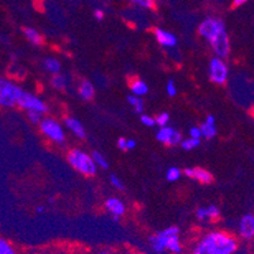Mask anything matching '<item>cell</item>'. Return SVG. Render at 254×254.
I'll return each mask as SVG.
<instances>
[{
    "label": "cell",
    "mask_w": 254,
    "mask_h": 254,
    "mask_svg": "<svg viewBox=\"0 0 254 254\" xmlns=\"http://www.w3.org/2000/svg\"><path fill=\"white\" fill-rule=\"evenodd\" d=\"M237 248L234 237L224 232H211L196 244L192 254H233Z\"/></svg>",
    "instance_id": "cell-1"
},
{
    "label": "cell",
    "mask_w": 254,
    "mask_h": 254,
    "mask_svg": "<svg viewBox=\"0 0 254 254\" xmlns=\"http://www.w3.org/2000/svg\"><path fill=\"white\" fill-rule=\"evenodd\" d=\"M67 161L76 171L85 176H95L98 171V165L92 156H89L80 149H71L67 154Z\"/></svg>",
    "instance_id": "cell-2"
},
{
    "label": "cell",
    "mask_w": 254,
    "mask_h": 254,
    "mask_svg": "<svg viewBox=\"0 0 254 254\" xmlns=\"http://www.w3.org/2000/svg\"><path fill=\"white\" fill-rule=\"evenodd\" d=\"M23 90L14 82L1 78L0 80V104L5 108H13L18 105Z\"/></svg>",
    "instance_id": "cell-3"
},
{
    "label": "cell",
    "mask_w": 254,
    "mask_h": 254,
    "mask_svg": "<svg viewBox=\"0 0 254 254\" xmlns=\"http://www.w3.org/2000/svg\"><path fill=\"white\" fill-rule=\"evenodd\" d=\"M225 31V24L223 20L218 18H206L200 23V27H198V34L206 39L209 43Z\"/></svg>",
    "instance_id": "cell-4"
},
{
    "label": "cell",
    "mask_w": 254,
    "mask_h": 254,
    "mask_svg": "<svg viewBox=\"0 0 254 254\" xmlns=\"http://www.w3.org/2000/svg\"><path fill=\"white\" fill-rule=\"evenodd\" d=\"M229 76V70L228 64H225L220 57H214L209 62V78L210 81L216 85H223L228 80Z\"/></svg>",
    "instance_id": "cell-5"
},
{
    "label": "cell",
    "mask_w": 254,
    "mask_h": 254,
    "mask_svg": "<svg viewBox=\"0 0 254 254\" xmlns=\"http://www.w3.org/2000/svg\"><path fill=\"white\" fill-rule=\"evenodd\" d=\"M39 129L48 139L56 143L64 142V128H62L59 122H56L52 118H43V120L39 124Z\"/></svg>",
    "instance_id": "cell-6"
},
{
    "label": "cell",
    "mask_w": 254,
    "mask_h": 254,
    "mask_svg": "<svg viewBox=\"0 0 254 254\" xmlns=\"http://www.w3.org/2000/svg\"><path fill=\"white\" fill-rule=\"evenodd\" d=\"M18 105H19L22 109L27 110V112L34 110V112H39L42 113V114L48 112V106L45 101L41 100V99L37 98L36 95H33V94L27 91L22 92V95H20L19 100H18Z\"/></svg>",
    "instance_id": "cell-7"
},
{
    "label": "cell",
    "mask_w": 254,
    "mask_h": 254,
    "mask_svg": "<svg viewBox=\"0 0 254 254\" xmlns=\"http://www.w3.org/2000/svg\"><path fill=\"white\" fill-rule=\"evenodd\" d=\"M210 46H211L216 57H220V59L224 60L230 55V39L226 31L219 34L215 39H212L210 42Z\"/></svg>",
    "instance_id": "cell-8"
},
{
    "label": "cell",
    "mask_w": 254,
    "mask_h": 254,
    "mask_svg": "<svg viewBox=\"0 0 254 254\" xmlns=\"http://www.w3.org/2000/svg\"><path fill=\"white\" fill-rule=\"evenodd\" d=\"M157 140L167 145H177L182 142V135L176 129L171 127H163L157 131Z\"/></svg>",
    "instance_id": "cell-9"
},
{
    "label": "cell",
    "mask_w": 254,
    "mask_h": 254,
    "mask_svg": "<svg viewBox=\"0 0 254 254\" xmlns=\"http://www.w3.org/2000/svg\"><path fill=\"white\" fill-rule=\"evenodd\" d=\"M239 234L243 239H252L254 237V215L247 214L240 219Z\"/></svg>",
    "instance_id": "cell-10"
},
{
    "label": "cell",
    "mask_w": 254,
    "mask_h": 254,
    "mask_svg": "<svg viewBox=\"0 0 254 254\" xmlns=\"http://www.w3.org/2000/svg\"><path fill=\"white\" fill-rule=\"evenodd\" d=\"M184 173L189 177V179H193L196 180V181L201 182V184H210V182L212 181V175L209 171L204 170V168H185Z\"/></svg>",
    "instance_id": "cell-11"
},
{
    "label": "cell",
    "mask_w": 254,
    "mask_h": 254,
    "mask_svg": "<svg viewBox=\"0 0 254 254\" xmlns=\"http://www.w3.org/2000/svg\"><path fill=\"white\" fill-rule=\"evenodd\" d=\"M154 36H156L157 42L159 45L165 46V47H175L177 45V38L175 34L170 33V32L165 31L162 28L154 29Z\"/></svg>",
    "instance_id": "cell-12"
},
{
    "label": "cell",
    "mask_w": 254,
    "mask_h": 254,
    "mask_svg": "<svg viewBox=\"0 0 254 254\" xmlns=\"http://www.w3.org/2000/svg\"><path fill=\"white\" fill-rule=\"evenodd\" d=\"M167 238H168V234L166 230L157 233L156 235H152V237L149 238L152 248H153L156 252H158V253H162L163 251L167 249Z\"/></svg>",
    "instance_id": "cell-13"
},
{
    "label": "cell",
    "mask_w": 254,
    "mask_h": 254,
    "mask_svg": "<svg viewBox=\"0 0 254 254\" xmlns=\"http://www.w3.org/2000/svg\"><path fill=\"white\" fill-rule=\"evenodd\" d=\"M105 209L114 216H122L126 212V205L117 197H110L105 201Z\"/></svg>",
    "instance_id": "cell-14"
},
{
    "label": "cell",
    "mask_w": 254,
    "mask_h": 254,
    "mask_svg": "<svg viewBox=\"0 0 254 254\" xmlns=\"http://www.w3.org/2000/svg\"><path fill=\"white\" fill-rule=\"evenodd\" d=\"M64 126L67 127L71 131H72L73 134L77 135L78 138H85L86 137V130H85L84 126L80 120L75 119L72 117H67L64 118Z\"/></svg>",
    "instance_id": "cell-15"
},
{
    "label": "cell",
    "mask_w": 254,
    "mask_h": 254,
    "mask_svg": "<svg viewBox=\"0 0 254 254\" xmlns=\"http://www.w3.org/2000/svg\"><path fill=\"white\" fill-rule=\"evenodd\" d=\"M220 215L219 207L215 205H210L206 207H198L196 210V216L198 220H207V219H215Z\"/></svg>",
    "instance_id": "cell-16"
},
{
    "label": "cell",
    "mask_w": 254,
    "mask_h": 254,
    "mask_svg": "<svg viewBox=\"0 0 254 254\" xmlns=\"http://www.w3.org/2000/svg\"><path fill=\"white\" fill-rule=\"evenodd\" d=\"M129 87H130L133 95L140 96V98L147 95V92H148V86H147V84H145L143 80L137 77L129 80Z\"/></svg>",
    "instance_id": "cell-17"
},
{
    "label": "cell",
    "mask_w": 254,
    "mask_h": 254,
    "mask_svg": "<svg viewBox=\"0 0 254 254\" xmlns=\"http://www.w3.org/2000/svg\"><path fill=\"white\" fill-rule=\"evenodd\" d=\"M78 94H80L81 99H84V100H90V99H92L94 95H95L94 85H92L89 80H84V81L80 84V87H78Z\"/></svg>",
    "instance_id": "cell-18"
},
{
    "label": "cell",
    "mask_w": 254,
    "mask_h": 254,
    "mask_svg": "<svg viewBox=\"0 0 254 254\" xmlns=\"http://www.w3.org/2000/svg\"><path fill=\"white\" fill-rule=\"evenodd\" d=\"M23 33H24L25 38L28 39L32 45H34V46L42 45V42H43L42 36H41V33H39L37 29L31 28V27H25V28L23 29Z\"/></svg>",
    "instance_id": "cell-19"
},
{
    "label": "cell",
    "mask_w": 254,
    "mask_h": 254,
    "mask_svg": "<svg viewBox=\"0 0 254 254\" xmlns=\"http://www.w3.org/2000/svg\"><path fill=\"white\" fill-rule=\"evenodd\" d=\"M45 68L48 72L57 75L61 71V62L59 60L53 59V57H48V59L45 60Z\"/></svg>",
    "instance_id": "cell-20"
},
{
    "label": "cell",
    "mask_w": 254,
    "mask_h": 254,
    "mask_svg": "<svg viewBox=\"0 0 254 254\" xmlns=\"http://www.w3.org/2000/svg\"><path fill=\"white\" fill-rule=\"evenodd\" d=\"M51 85H52L53 89L64 90V87L67 86V78H66V76L61 75V73L53 75L52 78H51Z\"/></svg>",
    "instance_id": "cell-21"
},
{
    "label": "cell",
    "mask_w": 254,
    "mask_h": 254,
    "mask_svg": "<svg viewBox=\"0 0 254 254\" xmlns=\"http://www.w3.org/2000/svg\"><path fill=\"white\" fill-rule=\"evenodd\" d=\"M200 128H201L202 137H204L205 139H212V138L216 135L215 124H210L205 122V123H202L201 126H200Z\"/></svg>",
    "instance_id": "cell-22"
},
{
    "label": "cell",
    "mask_w": 254,
    "mask_h": 254,
    "mask_svg": "<svg viewBox=\"0 0 254 254\" xmlns=\"http://www.w3.org/2000/svg\"><path fill=\"white\" fill-rule=\"evenodd\" d=\"M127 100H128V103L130 104L133 108H134L135 113H138V114L143 113V109H144V103H143V100H142V98H140V96L128 95Z\"/></svg>",
    "instance_id": "cell-23"
},
{
    "label": "cell",
    "mask_w": 254,
    "mask_h": 254,
    "mask_svg": "<svg viewBox=\"0 0 254 254\" xmlns=\"http://www.w3.org/2000/svg\"><path fill=\"white\" fill-rule=\"evenodd\" d=\"M200 144H201L200 139H195V138H187L181 142V147L185 151H192V149L197 148Z\"/></svg>",
    "instance_id": "cell-24"
},
{
    "label": "cell",
    "mask_w": 254,
    "mask_h": 254,
    "mask_svg": "<svg viewBox=\"0 0 254 254\" xmlns=\"http://www.w3.org/2000/svg\"><path fill=\"white\" fill-rule=\"evenodd\" d=\"M91 156H92V158H94V161H95L96 165H98V167L103 168V170H106V168L109 167V163H108L106 158L100 153V152H98V151L92 152Z\"/></svg>",
    "instance_id": "cell-25"
},
{
    "label": "cell",
    "mask_w": 254,
    "mask_h": 254,
    "mask_svg": "<svg viewBox=\"0 0 254 254\" xmlns=\"http://www.w3.org/2000/svg\"><path fill=\"white\" fill-rule=\"evenodd\" d=\"M181 175H182V172L180 171V168L171 167L170 170L167 171V175H166V177H167V180L170 182H175V181H177L180 177H181Z\"/></svg>",
    "instance_id": "cell-26"
},
{
    "label": "cell",
    "mask_w": 254,
    "mask_h": 254,
    "mask_svg": "<svg viewBox=\"0 0 254 254\" xmlns=\"http://www.w3.org/2000/svg\"><path fill=\"white\" fill-rule=\"evenodd\" d=\"M168 122H170V114H168V113L163 112L156 117L157 126L161 127V128H163V127H167Z\"/></svg>",
    "instance_id": "cell-27"
},
{
    "label": "cell",
    "mask_w": 254,
    "mask_h": 254,
    "mask_svg": "<svg viewBox=\"0 0 254 254\" xmlns=\"http://www.w3.org/2000/svg\"><path fill=\"white\" fill-rule=\"evenodd\" d=\"M0 254H17L5 239L0 240Z\"/></svg>",
    "instance_id": "cell-28"
},
{
    "label": "cell",
    "mask_w": 254,
    "mask_h": 254,
    "mask_svg": "<svg viewBox=\"0 0 254 254\" xmlns=\"http://www.w3.org/2000/svg\"><path fill=\"white\" fill-rule=\"evenodd\" d=\"M28 119L31 120L33 124H41V122L43 120V114L39 112H34V110H29Z\"/></svg>",
    "instance_id": "cell-29"
},
{
    "label": "cell",
    "mask_w": 254,
    "mask_h": 254,
    "mask_svg": "<svg viewBox=\"0 0 254 254\" xmlns=\"http://www.w3.org/2000/svg\"><path fill=\"white\" fill-rule=\"evenodd\" d=\"M166 91H167V95L170 98H173V96L177 95V87L173 80H168L167 85H166Z\"/></svg>",
    "instance_id": "cell-30"
},
{
    "label": "cell",
    "mask_w": 254,
    "mask_h": 254,
    "mask_svg": "<svg viewBox=\"0 0 254 254\" xmlns=\"http://www.w3.org/2000/svg\"><path fill=\"white\" fill-rule=\"evenodd\" d=\"M129 1L145 9H152L154 6V0H129Z\"/></svg>",
    "instance_id": "cell-31"
},
{
    "label": "cell",
    "mask_w": 254,
    "mask_h": 254,
    "mask_svg": "<svg viewBox=\"0 0 254 254\" xmlns=\"http://www.w3.org/2000/svg\"><path fill=\"white\" fill-rule=\"evenodd\" d=\"M140 122H142L145 127H149V128L157 126L156 118H152L149 117V115H142V117H140Z\"/></svg>",
    "instance_id": "cell-32"
},
{
    "label": "cell",
    "mask_w": 254,
    "mask_h": 254,
    "mask_svg": "<svg viewBox=\"0 0 254 254\" xmlns=\"http://www.w3.org/2000/svg\"><path fill=\"white\" fill-rule=\"evenodd\" d=\"M190 138H195V139H200V138L202 137V131H201V128L200 127H192V128L190 129Z\"/></svg>",
    "instance_id": "cell-33"
},
{
    "label": "cell",
    "mask_w": 254,
    "mask_h": 254,
    "mask_svg": "<svg viewBox=\"0 0 254 254\" xmlns=\"http://www.w3.org/2000/svg\"><path fill=\"white\" fill-rule=\"evenodd\" d=\"M110 182H112L113 186L117 187V189H119V190H124L123 182L120 181V180L118 179V177L115 176V175H112V176H110Z\"/></svg>",
    "instance_id": "cell-34"
},
{
    "label": "cell",
    "mask_w": 254,
    "mask_h": 254,
    "mask_svg": "<svg viewBox=\"0 0 254 254\" xmlns=\"http://www.w3.org/2000/svg\"><path fill=\"white\" fill-rule=\"evenodd\" d=\"M118 147H119V149H122V151H127V149H128V139H126L124 137L119 138V139H118Z\"/></svg>",
    "instance_id": "cell-35"
},
{
    "label": "cell",
    "mask_w": 254,
    "mask_h": 254,
    "mask_svg": "<svg viewBox=\"0 0 254 254\" xmlns=\"http://www.w3.org/2000/svg\"><path fill=\"white\" fill-rule=\"evenodd\" d=\"M94 17H95L96 20H103L104 19V11L101 9H96L94 11Z\"/></svg>",
    "instance_id": "cell-36"
},
{
    "label": "cell",
    "mask_w": 254,
    "mask_h": 254,
    "mask_svg": "<svg viewBox=\"0 0 254 254\" xmlns=\"http://www.w3.org/2000/svg\"><path fill=\"white\" fill-rule=\"evenodd\" d=\"M248 0H233V5L237 8V6H240V5H243V4H246Z\"/></svg>",
    "instance_id": "cell-37"
},
{
    "label": "cell",
    "mask_w": 254,
    "mask_h": 254,
    "mask_svg": "<svg viewBox=\"0 0 254 254\" xmlns=\"http://www.w3.org/2000/svg\"><path fill=\"white\" fill-rule=\"evenodd\" d=\"M137 143H135L134 139H128V149H134Z\"/></svg>",
    "instance_id": "cell-38"
},
{
    "label": "cell",
    "mask_w": 254,
    "mask_h": 254,
    "mask_svg": "<svg viewBox=\"0 0 254 254\" xmlns=\"http://www.w3.org/2000/svg\"><path fill=\"white\" fill-rule=\"evenodd\" d=\"M36 210H37V212H43V211H45V207H43V206H38Z\"/></svg>",
    "instance_id": "cell-39"
},
{
    "label": "cell",
    "mask_w": 254,
    "mask_h": 254,
    "mask_svg": "<svg viewBox=\"0 0 254 254\" xmlns=\"http://www.w3.org/2000/svg\"><path fill=\"white\" fill-rule=\"evenodd\" d=\"M100 254H108V253H100Z\"/></svg>",
    "instance_id": "cell-40"
},
{
    "label": "cell",
    "mask_w": 254,
    "mask_h": 254,
    "mask_svg": "<svg viewBox=\"0 0 254 254\" xmlns=\"http://www.w3.org/2000/svg\"><path fill=\"white\" fill-rule=\"evenodd\" d=\"M45 254H51V253H45Z\"/></svg>",
    "instance_id": "cell-41"
}]
</instances>
